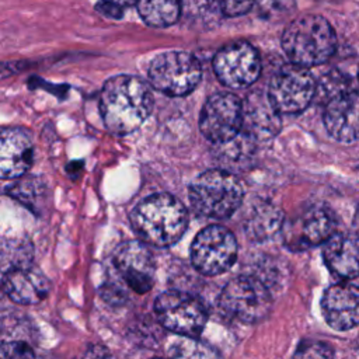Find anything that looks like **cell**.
<instances>
[{"label":"cell","instance_id":"1","mask_svg":"<svg viewBox=\"0 0 359 359\" xmlns=\"http://www.w3.org/2000/svg\"><path fill=\"white\" fill-rule=\"evenodd\" d=\"M154 98L150 87L139 77H109L100 94V112L105 128L114 135L135 132L150 115Z\"/></svg>","mask_w":359,"mask_h":359},{"label":"cell","instance_id":"2","mask_svg":"<svg viewBox=\"0 0 359 359\" xmlns=\"http://www.w3.org/2000/svg\"><path fill=\"white\" fill-rule=\"evenodd\" d=\"M130 224L140 240L149 245L165 248L184 236L188 226V212L172 195L153 194L133 208Z\"/></svg>","mask_w":359,"mask_h":359},{"label":"cell","instance_id":"3","mask_svg":"<svg viewBox=\"0 0 359 359\" xmlns=\"http://www.w3.org/2000/svg\"><path fill=\"white\" fill-rule=\"evenodd\" d=\"M280 42L292 63L311 67L325 63L334 55L337 35L324 17L306 14L286 25Z\"/></svg>","mask_w":359,"mask_h":359},{"label":"cell","instance_id":"4","mask_svg":"<svg viewBox=\"0 0 359 359\" xmlns=\"http://www.w3.org/2000/svg\"><path fill=\"white\" fill-rule=\"evenodd\" d=\"M243 198L241 182L224 170L203 171L189 185L192 208L199 215L210 219L229 217L238 209Z\"/></svg>","mask_w":359,"mask_h":359},{"label":"cell","instance_id":"5","mask_svg":"<svg viewBox=\"0 0 359 359\" xmlns=\"http://www.w3.org/2000/svg\"><path fill=\"white\" fill-rule=\"evenodd\" d=\"M271 302L266 283L254 275L233 278L226 283L219 297L222 311L245 324L264 320L271 310Z\"/></svg>","mask_w":359,"mask_h":359},{"label":"cell","instance_id":"6","mask_svg":"<svg viewBox=\"0 0 359 359\" xmlns=\"http://www.w3.org/2000/svg\"><path fill=\"white\" fill-rule=\"evenodd\" d=\"M151 86L163 94L182 97L194 91L202 79L199 60L184 50H170L157 55L149 66Z\"/></svg>","mask_w":359,"mask_h":359},{"label":"cell","instance_id":"7","mask_svg":"<svg viewBox=\"0 0 359 359\" xmlns=\"http://www.w3.org/2000/svg\"><path fill=\"white\" fill-rule=\"evenodd\" d=\"M154 313L164 328L182 337H198L208 321V310L202 300L180 290L158 294Z\"/></svg>","mask_w":359,"mask_h":359},{"label":"cell","instance_id":"8","mask_svg":"<svg viewBox=\"0 0 359 359\" xmlns=\"http://www.w3.org/2000/svg\"><path fill=\"white\" fill-rule=\"evenodd\" d=\"M316 93L317 83L309 67L290 63L272 76L266 94L279 114H299L310 105Z\"/></svg>","mask_w":359,"mask_h":359},{"label":"cell","instance_id":"9","mask_svg":"<svg viewBox=\"0 0 359 359\" xmlns=\"http://www.w3.org/2000/svg\"><path fill=\"white\" fill-rule=\"evenodd\" d=\"M237 240L223 226H208L201 230L191 245V261L203 275L215 276L233 266L237 258Z\"/></svg>","mask_w":359,"mask_h":359},{"label":"cell","instance_id":"10","mask_svg":"<svg viewBox=\"0 0 359 359\" xmlns=\"http://www.w3.org/2000/svg\"><path fill=\"white\" fill-rule=\"evenodd\" d=\"M244 126V104L231 93L210 95L199 118L202 135L216 144L234 140Z\"/></svg>","mask_w":359,"mask_h":359},{"label":"cell","instance_id":"11","mask_svg":"<svg viewBox=\"0 0 359 359\" xmlns=\"http://www.w3.org/2000/svg\"><path fill=\"white\" fill-rule=\"evenodd\" d=\"M213 70L229 88H247L261 74L258 50L247 41H234L222 46L213 57Z\"/></svg>","mask_w":359,"mask_h":359},{"label":"cell","instance_id":"12","mask_svg":"<svg viewBox=\"0 0 359 359\" xmlns=\"http://www.w3.org/2000/svg\"><path fill=\"white\" fill-rule=\"evenodd\" d=\"M143 240H128L114 252V265L126 285L136 293L151 289L156 275L154 255Z\"/></svg>","mask_w":359,"mask_h":359},{"label":"cell","instance_id":"13","mask_svg":"<svg viewBox=\"0 0 359 359\" xmlns=\"http://www.w3.org/2000/svg\"><path fill=\"white\" fill-rule=\"evenodd\" d=\"M324 125L327 132L339 142L359 139V90L351 84L335 91L325 100Z\"/></svg>","mask_w":359,"mask_h":359},{"label":"cell","instance_id":"14","mask_svg":"<svg viewBox=\"0 0 359 359\" xmlns=\"http://www.w3.org/2000/svg\"><path fill=\"white\" fill-rule=\"evenodd\" d=\"M337 229L334 213L325 206H311L296 217L286 230L289 248L302 250L324 244Z\"/></svg>","mask_w":359,"mask_h":359},{"label":"cell","instance_id":"15","mask_svg":"<svg viewBox=\"0 0 359 359\" xmlns=\"http://www.w3.org/2000/svg\"><path fill=\"white\" fill-rule=\"evenodd\" d=\"M4 293L18 304H36L50 292L48 276L31 262L10 265L3 271Z\"/></svg>","mask_w":359,"mask_h":359},{"label":"cell","instance_id":"16","mask_svg":"<svg viewBox=\"0 0 359 359\" xmlns=\"http://www.w3.org/2000/svg\"><path fill=\"white\" fill-rule=\"evenodd\" d=\"M321 311L327 324L337 331L359 325V287L349 282L330 286L323 294Z\"/></svg>","mask_w":359,"mask_h":359},{"label":"cell","instance_id":"17","mask_svg":"<svg viewBox=\"0 0 359 359\" xmlns=\"http://www.w3.org/2000/svg\"><path fill=\"white\" fill-rule=\"evenodd\" d=\"M34 160V144L21 128H4L0 136V175L14 180L24 175Z\"/></svg>","mask_w":359,"mask_h":359},{"label":"cell","instance_id":"18","mask_svg":"<svg viewBox=\"0 0 359 359\" xmlns=\"http://www.w3.org/2000/svg\"><path fill=\"white\" fill-rule=\"evenodd\" d=\"M330 272L341 280L359 276V237L351 233H334L323 247Z\"/></svg>","mask_w":359,"mask_h":359},{"label":"cell","instance_id":"19","mask_svg":"<svg viewBox=\"0 0 359 359\" xmlns=\"http://www.w3.org/2000/svg\"><path fill=\"white\" fill-rule=\"evenodd\" d=\"M244 126L251 137L268 140L280 129L279 112L272 105L268 94L252 93L244 104Z\"/></svg>","mask_w":359,"mask_h":359},{"label":"cell","instance_id":"20","mask_svg":"<svg viewBox=\"0 0 359 359\" xmlns=\"http://www.w3.org/2000/svg\"><path fill=\"white\" fill-rule=\"evenodd\" d=\"M135 6L142 20L154 28H167L175 24L182 13L181 0H137Z\"/></svg>","mask_w":359,"mask_h":359},{"label":"cell","instance_id":"21","mask_svg":"<svg viewBox=\"0 0 359 359\" xmlns=\"http://www.w3.org/2000/svg\"><path fill=\"white\" fill-rule=\"evenodd\" d=\"M283 226L282 212L271 203L257 205L245 222L248 234L255 240H266L276 234Z\"/></svg>","mask_w":359,"mask_h":359},{"label":"cell","instance_id":"22","mask_svg":"<svg viewBox=\"0 0 359 359\" xmlns=\"http://www.w3.org/2000/svg\"><path fill=\"white\" fill-rule=\"evenodd\" d=\"M45 191L46 185L34 178L15 182L10 188H7V194L10 196L18 199L21 203L29 206L31 209H36L38 203H42L39 201H43Z\"/></svg>","mask_w":359,"mask_h":359},{"label":"cell","instance_id":"23","mask_svg":"<svg viewBox=\"0 0 359 359\" xmlns=\"http://www.w3.org/2000/svg\"><path fill=\"white\" fill-rule=\"evenodd\" d=\"M171 355L174 356H187V358H212L217 353L198 341L194 337H185L181 341H177L171 348Z\"/></svg>","mask_w":359,"mask_h":359},{"label":"cell","instance_id":"24","mask_svg":"<svg viewBox=\"0 0 359 359\" xmlns=\"http://www.w3.org/2000/svg\"><path fill=\"white\" fill-rule=\"evenodd\" d=\"M182 11L187 15H206L222 14L219 0H181Z\"/></svg>","mask_w":359,"mask_h":359},{"label":"cell","instance_id":"25","mask_svg":"<svg viewBox=\"0 0 359 359\" xmlns=\"http://www.w3.org/2000/svg\"><path fill=\"white\" fill-rule=\"evenodd\" d=\"M294 356H297V358H330V356H332V349L324 342L303 341L297 346Z\"/></svg>","mask_w":359,"mask_h":359},{"label":"cell","instance_id":"26","mask_svg":"<svg viewBox=\"0 0 359 359\" xmlns=\"http://www.w3.org/2000/svg\"><path fill=\"white\" fill-rule=\"evenodd\" d=\"M296 0H255V6L265 15H278L290 11Z\"/></svg>","mask_w":359,"mask_h":359},{"label":"cell","instance_id":"27","mask_svg":"<svg viewBox=\"0 0 359 359\" xmlns=\"http://www.w3.org/2000/svg\"><path fill=\"white\" fill-rule=\"evenodd\" d=\"M219 6L223 15L238 17L248 13L255 6V0H219Z\"/></svg>","mask_w":359,"mask_h":359},{"label":"cell","instance_id":"28","mask_svg":"<svg viewBox=\"0 0 359 359\" xmlns=\"http://www.w3.org/2000/svg\"><path fill=\"white\" fill-rule=\"evenodd\" d=\"M1 355L4 358H25V356H34V352L31 348L22 342H8L3 344L1 346Z\"/></svg>","mask_w":359,"mask_h":359},{"label":"cell","instance_id":"29","mask_svg":"<svg viewBox=\"0 0 359 359\" xmlns=\"http://www.w3.org/2000/svg\"><path fill=\"white\" fill-rule=\"evenodd\" d=\"M101 13L109 15V17H114V18H119L121 14H122V7L111 0H107V1H102V3H98V7H97Z\"/></svg>","mask_w":359,"mask_h":359},{"label":"cell","instance_id":"30","mask_svg":"<svg viewBox=\"0 0 359 359\" xmlns=\"http://www.w3.org/2000/svg\"><path fill=\"white\" fill-rule=\"evenodd\" d=\"M111 1H114V3L119 4L121 7H129V6L136 4V1H137V0H111Z\"/></svg>","mask_w":359,"mask_h":359},{"label":"cell","instance_id":"31","mask_svg":"<svg viewBox=\"0 0 359 359\" xmlns=\"http://www.w3.org/2000/svg\"><path fill=\"white\" fill-rule=\"evenodd\" d=\"M320 1H327V3H331V1H338V0H320Z\"/></svg>","mask_w":359,"mask_h":359},{"label":"cell","instance_id":"32","mask_svg":"<svg viewBox=\"0 0 359 359\" xmlns=\"http://www.w3.org/2000/svg\"><path fill=\"white\" fill-rule=\"evenodd\" d=\"M358 76H359V72H358Z\"/></svg>","mask_w":359,"mask_h":359}]
</instances>
